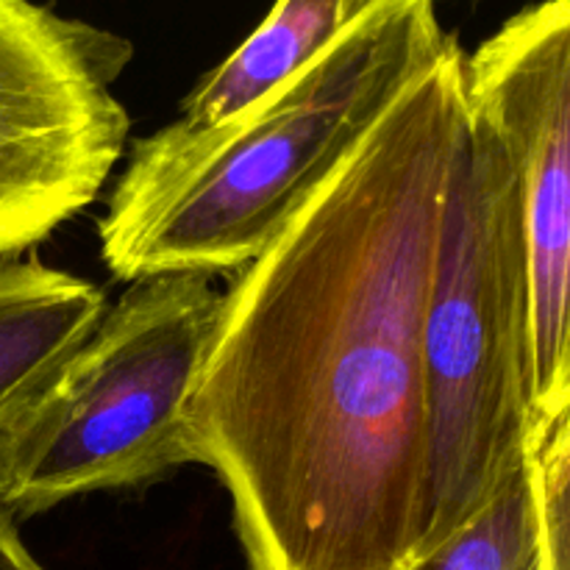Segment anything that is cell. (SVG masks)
Segmentation results:
<instances>
[{"mask_svg":"<svg viewBox=\"0 0 570 570\" xmlns=\"http://www.w3.org/2000/svg\"><path fill=\"white\" fill-rule=\"evenodd\" d=\"M438 0H379L317 59L206 131L137 139L98 228L120 282L237 273L451 42Z\"/></svg>","mask_w":570,"mask_h":570,"instance_id":"2","label":"cell"},{"mask_svg":"<svg viewBox=\"0 0 570 570\" xmlns=\"http://www.w3.org/2000/svg\"><path fill=\"white\" fill-rule=\"evenodd\" d=\"M465 109L510 165L529 248L532 417L570 410V0L518 11L462 65Z\"/></svg>","mask_w":570,"mask_h":570,"instance_id":"6","label":"cell"},{"mask_svg":"<svg viewBox=\"0 0 570 570\" xmlns=\"http://www.w3.org/2000/svg\"><path fill=\"white\" fill-rule=\"evenodd\" d=\"M104 309V293L87 278L37 259H0V434L39 399Z\"/></svg>","mask_w":570,"mask_h":570,"instance_id":"7","label":"cell"},{"mask_svg":"<svg viewBox=\"0 0 570 570\" xmlns=\"http://www.w3.org/2000/svg\"><path fill=\"white\" fill-rule=\"evenodd\" d=\"M462 65L451 39L220 295L184 423L248 570H410L426 551L423 326Z\"/></svg>","mask_w":570,"mask_h":570,"instance_id":"1","label":"cell"},{"mask_svg":"<svg viewBox=\"0 0 570 570\" xmlns=\"http://www.w3.org/2000/svg\"><path fill=\"white\" fill-rule=\"evenodd\" d=\"M410 570H543L527 460L468 527Z\"/></svg>","mask_w":570,"mask_h":570,"instance_id":"9","label":"cell"},{"mask_svg":"<svg viewBox=\"0 0 570 570\" xmlns=\"http://www.w3.org/2000/svg\"><path fill=\"white\" fill-rule=\"evenodd\" d=\"M134 48L37 0H0V259L87 209L126 150L111 87Z\"/></svg>","mask_w":570,"mask_h":570,"instance_id":"5","label":"cell"},{"mask_svg":"<svg viewBox=\"0 0 570 570\" xmlns=\"http://www.w3.org/2000/svg\"><path fill=\"white\" fill-rule=\"evenodd\" d=\"M0 570H45L17 532V521L0 507Z\"/></svg>","mask_w":570,"mask_h":570,"instance_id":"10","label":"cell"},{"mask_svg":"<svg viewBox=\"0 0 570 570\" xmlns=\"http://www.w3.org/2000/svg\"><path fill=\"white\" fill-rule=\"evenodd\" d=\"M212 276L142 278L0 434V507L14 521L137 490L195 465L184 404L220 315Z\"/></svg>","mask_w":570,"mask_h":570,"instance_id":"4","label":"cell"},{"mask_svg":"<svg viewBox=\"0 0 570 570\" xmlns=\"http://www.w3.org/2000/svg\"><path fill=\"white\" fill-rule=\"evenodd\" d=\"M423 367L432 432L426 557L521 471L532 432V287L521 204L499 142L468 109L445 193Z\"/></svg>","mask_w":570,"mask_h":570,"instance_id":"3","label":"cell"},{"mask_svg":"<svg viewBox=\"0 0 570 570\" xmlns=\"http://www.w3.org/2000/svg\"><path fill=\"white\" fill-rule=\"evenodd\" d=\"M379 0H276L254 33L184 98L178 126L206 131L304 70Z\"/></svg>","mask_w":570,"mask_h":570,"instance_id":"8","label":"cell"}]
</instances>
